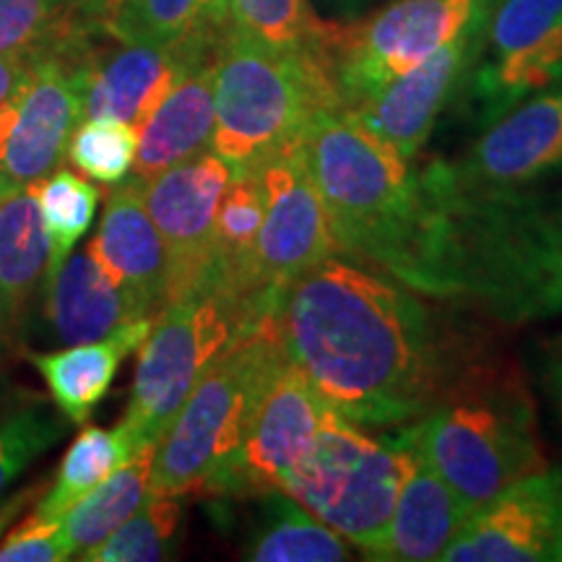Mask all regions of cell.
<instances>
[{
  "label": "cell",
  "mask_w": 562,
  "mask_h": 562,
  "mask_svg": "<svg viewBox=\"0 0 562 562\" xmlns=\"http://www.w3.org/2000/svg\"><path fill=\"white\" fill-rule=\"evenodd\" d=\"M273 315L286 360L364 427L417 422L484 355L419 292L336 256L281 290Z\"/></svg>",
  "instance_id": "6da1fadb"
},
{
  "label": "cell",
  "mask_w": 562,
  "mask_h": 562,
  "mask_svg": "<svg viewBox=\"0 0 562 562\" xmlns=\"http://www.w3.org/2000/svg\"><path fill=\"white\" fill-rule=\"evenodd\" d=\"M425 220L406 286L521 326L562 313V191H456L417 170Z\"/></svg>",
  "instance_id": "7a4b0ae2"
},
{
  "label": "cell",
  "mask_w": 562,
  "mask_h": 562,
  "mask_svg": "<svg viewBox=\"0 0 562 562\" xmlns=\"http://www.w3.org/2000/svg\"><path fill=\"white\" fill-rule=\"evenodd\" d=\"M391 440L419 456L474 510L547 467L524 372L487 351L456 378L430 412Z\"/></svg>",
  "instance_id": "3957f363"
},
{
  "label": "cell",
  "mask_w": 562,
  "mask_h": 562,
  "mask_svg": "<svg viewBox=\"0 0 562 562\" xmlns=\"http://www.w3.org/2000/svg\"><path fill=\"white\" fill-rule=\"evenodd\" d=\"M341 256L375 266L406 286L425 199L412 161L336 108H321L297 140Z\"/></svg>",
  "instance_id": "277c9868"
},
{
  "label": "cell",
  "mask_w": 562,
  "mask_h": 562,
  "mask_svg": "<svg viewBox=\"0 0 562 562\" xmlns=\"http://www.w3.org/2000/svg\"><path fill=\"white\" fill-rule=\"evenodd\" d=\"M321 108L339 110L321 63L277 50L229 24L214 60L211 151L232 172L256 175L277 154L294 149Z\"/></svg>",
  "instance_id": "5b68a950"
},
{
  "label": "cell",
  "mask_w": 562,
  "mask_h": 562,
  "mask_svg": "<svg viewBox=\"0 0 562 562\" xmlns=\"http://www.w3.org/2000/svg\"><path fill=\"white\" fill-rule=\"evenodd\" d=\"M273 311L237 334L195 383L154 448L151 495H214L240 451L266 383L286 357Z\"/></svg>",
  "instance_id": "8992f818"
},
{
  "label": "cell",
  "mask_w": 562,
  "mask_h": 562,
  "mask_svg": "<svg viewBox=\"0 0 562 562\" xmlns=\"http://www.w3.org/2000/svg\"><path fill=\"white\" fill-rule=\"evenodd\" d=\"M263 311L209 273L203 284L172 300L138 347L128 412L121 427L133 446L157 448L209 364Z\"/></svg>",
  "instance_id": "52a82bcc"
},
{
  "label": "cell",
  "mask_w": 562,
  "mask_h": 562,
  "mask_svg": "<svg viewBox=\"0 0 562 562\" xmlns=\"http://www.w3.org/2000/svg\"><path fill=\"white\" fill-rule=\"evenodd\" d=\"M406 467V448L370 438L328 406L311 448L284 476L279 492L368 558L389 529Z\"/></svg>",
  "instance_id": "ba28073f"
},
{
  "label": "cell",
  "mask_w": 562,
  "mask_h": 562,
  "mask_svg": "<svg viewBox=\"0 0 562 562\" xmlns=\"http://www.w3.org/2000/svg\"><path fill=\"white\" fill-rule=\"evenodd\" d=\"M487 0H391L370 16L331 21L328 79L339 110L355 108L467 30Z\"/></svg>",
  "instance_id": "9c48e42d"
},
{
  "label": "cell",
  "mask_w": 562,
  "mask_h": 562,
  "mask_svg": "<svg viewBox=\"0 0 562 562\" xmlns=\"http://www.w3.org/2000/svg\"><path fill=\"white\" fill-rule=\"evenodd\" d=\"M562 79V0H492L469 108L490 125L533 91Z\"/></svg>",
  "instance_id": "30bf717a"
},
{
  "label": "cell",
  "mask_w": 562,
  "mask_h": 562,
  "mask_svg": "<svg viewBox=\"0 0 562 562\" xmlns=\"http://www.w3.org/2000/svg\"><path fill=\"white\" fill-rule=\"evenodd\" d=\"M263 188V222L252 245L250 284L266 302L334 258L331 224L300 149H286L256 172Z\"/></svg>",
  "instance_id": "8fae6325"
},
{
  "label": "cell",
  "mask_w": 562,
  "mask_h": 562,
  "mask_svg": "<svg viewBox=\"0 0 562 562\" xmlns=\"http://www.w3.org/2000/svg\"><path fill=\"white\" fill-rule=\"evenodd\" d=\"M425 170L456 191L529 188L560 178L562 79L503 112L461 159H432Z\"/></svg>",
  "instance_id": "7c38bea8"
},
{
  "label": "cell",
  "mask_w": 562,
  "mask_h": 562,
  "mask_svg": "<svg viewBox=\"0 0 562 562\" xmlns=\"http://www.w3.org/2000/svg\"><path fill=\"white\" fill-rule=\"evenodd\" d=\"M490 3L492 0L482 5L467 30L446 42L430 58L385 83L355 108L341 110L344 115H349L362 131H368L402 159H417L422 146L432 136L442 110L463 94L469 74L480 60Z\"/></svg>",
  "instance_id": "4fadbf2b"
},
{
  "label": "cell",
  "mask_w": 562,
  "mask_h": 562,
  "mask_svg": "<svg viewBox=\"0 0 562 562\" xmlns=\"http://www.w3.org/2000/svg\"><path fill=\"white\" fill-rule=\"evenodd\" d=\"M328 404L297 364L284 357L252 412L240 451L216 484L214 495L263 497L279 492L284 476L305 456Z\"/></svg>",
  "instance_id": "5bb4252c"
},
{
  "label": "cell",
  "mask_w": 562,
  "mask_h": 562,
  "mask_svg": "<svg viewBox=\"0 0 562 562\" xmlns=\"http://www.w3.org/2000/svg\"><path fill=\"white\" fill-rule=\"evenodd\" d=\"M232 175L227 161L209 149L144 182V203L170 252V302L209 279L216 214Z\"/></svg>",
  "instance_id": "9a60e30c"
},
{
  "label": "cell",
  "mask_w": 562,
  "mask_h": 562,
  "mask_svg": "<svg viewBox=\"0 0 562 562\" xmlns=\"http://www.w3.org/2000/svg\"><path fill=\"white\" fill-rule=\"evenodd\" d=\"M32 74L16 97L0 170L11 188L45 180L60 167L68 140L83 121V97L91 63L30 50Z\"/></svg>",
  "instance_id": "2e32d148"
},
{
  "label": "cell",
  "mask_w": 562,
  "mask_h": 562,
  "mask_svg": "<svg viewBox=\"0 0 562 562\" xmlns=\"http://www.w3.org/2000/svg\"><path fill=\"white\" fill-rule=\"evenodd\" d=\"M442 562H562V467H544L472 513Z\"/></svg>",
  "instance_id": "e0dca14e"
},
{
  "label": "cell",
  "mask_w": 562,
  "mask_h": 562,
  "mask_svg": "<svg viewBox=\"0 0 562 562\" xmlns=\"http://www.w3.org/2000/svg\"><path fill=\"white\" fill-rule=\"evenodd\" d=\"M222 37H191L172 45L121 42L115 50L94 53L83 117L121 121L138 131L193 68L216 58Z\"/></svg>",
  "instance_id": "ac0fdd59"
},
{
  "label": "cell",
  "mask_w": 562,
  "mask_h": 562,
  "mask_svg": "<svg viewBox=\"0 0 562 562\" xmlns=\"http://www.w3.org/2000/svg\"><path fill=\"white\" fill-rule=\"evenodd\" d=\"M87 250L151 318L165 311L170 302L172 266L167 245L144 203V182L136 178L117 182Z\"/></svg>",
  "instance_id": "d6986e66"
},
{
  "label": "cell",
  "mask_w": 562,
  "mask_h": 562,
  "mask_svg": "<svg viewBox=\"0 0 562 562\" xmlns=\"http://www.w3.org/2000/svg\"><path fill=\"white\" fill-rule=\"evenodd\" d=\"M42 323L47 339L63 347L108 339L136 321H154L128 290L117 286L89 250L68 256L42 281Z\"/></svg>",
  "instance_id": "ffe728a7"
},
{
  "label": "cell",
  "mask_w": 562,
  "mask_h": 562,
  "mask_svg": "<svg viewBox=\"0 0 562 562\" xmlns=\"http://www.w3.org/2000/svg\"><path fill=\"white\" fill-rule=\"evenodd\" d=\"M474 508L440 480L419 456L409 451L404 482L398 487L389 529L368 560L381 562H430L459 537Z\"/></svg>",
  "instance_id": "44dd1931"
},
{
  "label": "cell",
  "mask_w": 562,
  "mask_h": 562,
  "mask_svg": "<svg viewBox=\"0 0 562 562\" xmlns=\"http://www.w3.org/2000/svg\"><path fill=\"white\" fill-rule=\"evenodd\" d=\"M214 60L193 68L161 100L149 121L140 125L133 178L146 182L180 161L211 149V138H214Z\"/></svg>",
  "instance_id": "7402d4cb"
},
{
  "label": "cell",
  "mask_w": 562,
  "mask_h": 562,
  "mask_svg": "<svg viewBox=\"0 0 562 562\" xmlns=\"http://www.w3.org/2000/svg\"><path fill=\"white\" fill-rule=\"evenodd\" d=\"M154 321L128 323L100 341L74 344L47 355H30V362L45 378L53 402L60 414H66V419L83 425L91 417L97 404L108 396L121 362L144 344Z\"/></svg>",
  "instance_id": "603a6c76"
},
{
  "label": "cell",
  "mask_w": 562,
  "mask_h": 562,
  "mask_svg": "<svg viewBox=\"0 0 562 562\" xmlns=\"http://www.w3.org/2000/svg\"><path fill=\"white\" fill-rule=\"evenodd\" d=\"M50 263V240L30 188L0 195V334L24 323Z\"/></svg>",
  "instance_id": "cb8c5ba5"
},
{
  "label": "cell",
  "mask_w": 562,
  "mask_h": 562,
  "mask_svg": "<svg viewBox=\"0 0 562 562\" xmlns=\"http://www.w3.org/2000/svg\"><path fill=\"white\" fill-rule=\"evenodd\" d=\"M151 461L154 448H140L60 518V529L74 550V558L81 560L89 550L102 544L146 503V497L151 495Z\"/></svg>",
  "instance_id": "d4e9b609"
},
{
  "label": "cell",
  "mask_w": 562,
  "mask_h": 562,
  "mask_svg": "<svg viewBox=\"0 0 562 562\" xmlns=\"http://www.w3.org/2000/svg\"><path fill=\"white\" fill-rule=\"evenodd\" d=\"M227 0H117L110 37L136 45H172L191 37H222L229 30Z\"/></svg>",
  "instance_id": "484cf974"
},
{
  "label": "cell",
  "mask_w": 562,
  "mask_h": 562,
  "mask_svg": "<svg viewBox=\"0 0 562 562\" xmlns=\"http://www.w3.org/2000/svg\"><path fill=\"white\" fill-rule=\"evenodd\" d=\"M261 524L252 531L245 560L252 562H336L349 560V542L318 521L284 492H269Z\"/></svg>",
  "instance_id": "4316f807"
},
{
  "label": "cell",
  "mask_w": 562,
  "mask_h": 562,
  "mask_svg": "<svg viewBox=\"0 0 562 562\" xmlns=\"http://www.w3.org/2000/svg\"><path fill=\"white\" fill-rule=\"evenodd\" d=\"M133 453H138V448L133 446L121 425L110 432L102 427L81 430L63 456L58 476L47 495L32 508V516L40 521H60L87 492L108 480Z\"/></svg>",
  "instance_id": "83f0119b"
},
{
  "label": "cell",
  "mask_w": 562,
  "mask_h": 562,
  "mask_svg": "<svg viewBox=\"0 0 562 562\" xmlns=\"http://www.w3.org/2000/svg\"><path fill=\"white\" fill-rule=\"evenodd\" d=\"M232 24L250 37L302 55L326 68V40L331 21L321 19L313 0H227Z\"/></svg>",
  "instance_id": "f1b7e54d"
},
{
  "label": "cell",
  "mask_w": 562,
  "mask_h": 562,
  "mask_svg": "<svg viewBox=\"0 0 562 562\" xmlns=\"http://www.w3.org/2000/svg\"><path fill=\"white\" fill-rule=\"evenodd\" d=\"M26 188L37 201L47 240H50V263H47V273H50L66 261L76 243L87 235L94 222L100 191L89 180L70 170H60V167L45 180L32 182Z\"/></svg>",
  "instance_id": "f546056e"
},
{
  "label": "cell",
  "mask_w": 562,
  "mask_h": 562,
  "mask_svg": "<svg viewBox=\"0 0 562 562\" xmlns=\"http://www.w3.org/2000/svg\"><path fill=\"white\" fill-rule=\"evenodd\" d=\"M182 524L180 497L149 495L123 526L89 550L81 560L89 562H154L170 560L178 550Z\"/></svg>",
  "instance_id": "4dcf8cb0"
},
{
  "label": "cell",
  "mask_w": 562,
  "mask_h": 562,
  "mask_svg": "<svg viewBox=\"0 0 562 562\" xmlns=\"http://www.w3.org/2000/svg\"><path fill=\"white\" fill-rule=\"evenodd\" d=\"M138 151V131L121 121H83L68 140V159L87 178L117 186L128 178Z\"/></svg>",
  "instance_id": "1f68e13d"
},
{
  "label": "cell",
  "mask_w": 562,
  "mask_h": 562,
  "mask_svg": "<svg viewBox=\"0 0 562 562\" xmlns=\"http://www.w3.org/2000/svg\"><path fill=\"white\" fill-rule=\"evenodd\" d=\"M66 435L63 414H55L45 404L24 406L0 419V505L5 495L42 453L50 451Z\"/></svg>",
  "instance_id": "d6a6232c"
},
{
  "label": "cell",
  "mask_w": 562,
  "mask_h": 562,
  "mask_svg": "<svg viewBox=\"0 0 562 562\" xmlns=\"http://www.w3.org/2000/svg\"><path fill=\"white\" fill-rule=\"evenodd\" d=\"M63 11L53 0H0V55L30 53L47 40Z\"/></svg>",
  "instance_id": "836d02e7"
},
{
  "label": "cell",
  "mask_w": 562,
  "mask_h": 562,
  "mask_svg": "<svg viewBox=\"0 0 562 562\" xmlns=\"http://www.w3.org/2000/svg\"><path fill=\"white\" fill-rule=\"evenodd\" d=\"M74 558L60 521H40L32 513L0 544V562H63Z\"/></svg>",
  "instance_id": "e575fe53"
},
{
  "label": "cell",
  "mask_w": 562,
  "mask_h": 562,
  "mask_svg": "<svg viewBox=\"0 0 562 562\" xmlns=\"http://www.w3.org/2000/svg\"><path fill=\"white\" fill-rule=\"evenodd\" d=\"M32 74V55L30 53H11L0 55V108L11 102L24 87Z\"/></svg>",
  "instance_id": "d590c367"
},
{
  "label": "cell",
  "mask_w": 562,
  "mask_h": 562,
  "mask_svg": "<svg viewBox=\"0 0 562 562\" xmlns=\"http://www.w3.org/2000/svg\"><path fill=\"white\" fill-rule=\"evenodd\" d=\"M60 11H70V13H79L83 19L97 21V24L108 26V19L112 9H115L117 0H53ZM108 32V30H104Z\"/></svg>",
  "instance_id": "8d00e7d4"
},
{
  "label": "cell",
  "mask_w": 562,
  "mask_h": 562,
  "mask_svg": "<svg viewBox=\"0 0 562 562\" xmlns=\"http://www.w3.org/2000/svg\"><path fill=\"white\" fill-rule=\"evenodd\" d=\"M544 381L562 419V336L550 347V357L544 362Z\"/></svg>",
  "instance_id": "74e56055"
},
{
  "label": "cell",
  "mask_w": 562,
  "mask_h": 562,
  "mask_svg": "<svg viewBox=\"0 0 562 562\" xmlns=\"http://www.w3.org/2000/svg\"><path fill=\"white\" fill-rule=\"evenodd\" d=\"M32 495H34V490L19 492L16 497H11V501H5L3 505H0V533H5V529H9V524L21 513L19 508H24V505L32 501Z\"/></svg>",
  "instance_id": "f35d334b"
},
{
  "label": "cell",
  "mask_w": 562,
  "mask_h": 562,
  "mask_svg": "<svg viewBox=\"0 0 562 562\" xmlns=\"http://www.w3.org/2000/svg\"><path fill=\"white\" fill-rule=\"evenodd\" d=\"M321 3L326 5L328 11H334L341 21H349L360 16V13L368 9L370 0H321Z\"/></svg>",
  "instance_id": "ab89813d"
},
{
  "label": "cell",
  "mask_w": 562,
  "mask_h": 562,
  "mask_svg": "<svg viewBox=\"0 0 562 562\" xmlns=\"http://www.w3.org/2000/svg\"><path fill=\"white\" fill-rule=\"evenodd\" d=\"M5 191H11V186H9V182H5V178H3V170H0V195H3Z\"/></svg>",
  "instance_id": "60d3db41"
}]
</instances>
